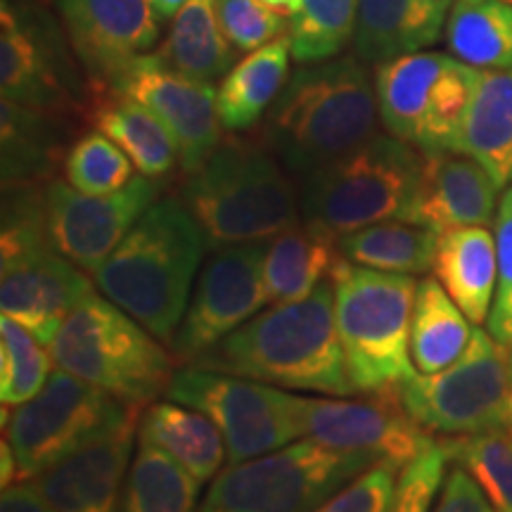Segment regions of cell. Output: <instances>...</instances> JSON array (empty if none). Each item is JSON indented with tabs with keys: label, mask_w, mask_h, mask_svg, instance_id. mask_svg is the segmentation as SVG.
I'll return each mask as SVG.
<instances>
[{
	"label": "cell",
	"mask_w": 512,
	"mask_h": 512,
	"mask_svg": "<svg viewBox=\"0 0 512 512\" xmlns=\"http://www.w3.org/2000/svg\"><path fill=\"white\" fill-rule=\"evenodd\" d=\"M48 351L64 373L136 408L166 394L176 375V356L145 325L95 292L64 318Z\"/></svg>",
	"instance_id": "6"
},
{
	"label": "cell",
	"mask_w": 512,
	"mask_h": 512,
	"mask_svg": "<svg viewBox=\"0 0 512 512\" xmlns=\"http://www.w3.org/2000/svg\"><path fill=\"white\" fill-rule=\"evenodd\" d=\"M41 3H50V0H41Z\"/></svg>",
	"instance_id": "50"
},
{
	"label": "cell",
	"mask_w": 512,
	"mask_h": 512,
	"mask_svg": "<svg viewBox=\"0 0 512 512\" xmlns=\"http://www.w3.org/2000/svg\"><path fill=\"white\" fill-rule=\"evenodd\" d=\"M91 121L131 157L140 174L162 178L174 171L178 159L176 140L166 126L140 102L114 93L95 102Z\"/></svg>",
	"instance_id": "29"
},
{
	"label": "cell",
	"mask_w": 512,
	"mask_h": 512,
	"mask_svg": "<svg viewBox=\"0 0 512 512\" xmlns=\"http://www.w3.org/2000/svg\"><path fill=\"white\" fill-rule=\"evenodd\" d=\"M432 271L470 323L489 320L498 285L496 238L489 228L463 226L439 233Z\"/></svg>",
	"instance_id": "23"
},
{
	"label": "cell",
	"mask_w": 512,
	"mask_h": 512,
	"mask_svg": "<svg viewBox=\"0 0 512 512\" xmlns=\"http://www.w3.org/2000/svg\"><path fill=\"white\" fill-rule=\"evenodd\" d=\"M0 512H57L41 491L36 489L34 482L10 484L3 489L0 498Z\"/></svg>",
	"instance_id": "44"
},
{
	"label": "cell",
	"mask_w": 512,
	"mask_h": 512,
	"mask_svg": "<svg viewBox=\"0 0 512 512\" xmlns=\"http://www.w3.org/2000/svg\"><path fill=\"white\" fill-rule=\"evenodd\" d=\"M53 356L10 316L0 318V401L22 406L46 387Z\"/></svg>",
	"instance_id": "36"
},
{
	"label": "cell",
	"mask_w": 512,
	"mask_h": 512,
	"mask_svg": "<svg viewBox=\"0 0 512 512\" xmlns=\"http://www.w3.org/2000/svg\"><path fill=\"white\" fill-rule=\"evenodd\" d=\"M190 366L297 392L356 394L337 335L330 278L299 302L268 304Z\"/></svg>",
	"instance_id": "1"
},
{
	"label": "cell",
	"mask_w": 512,
	"mask_h": 512,
	"mask_svg": "<svg viewBox=\"0 0 512 512\" xmlns=\"http://www.w3.org/2000/svg\"><path fill=\"white\" fill-rule=\"evenodd\" d=\"M470 318L437 278H422L411 318V358L418 373H439L456 363L472 339Z\"/></svg>",
	"instance_id": "30"
},
{
	"label": "cell",
	"mask_w": 512,
	"mask_h": 512,
	"mask_svg": "<svg viewBox=\"0 0 512 512\" xmlns=\"http://www.w3.org/2000/svg\"><path fill=\"white\" fill-rule=\"evenodd\" d=\"M216 12L228 41L245 53L275 41L287 29V17L268 10L261 0H216Z\"/></svg>",
	"instance_id": "40"
},
{
	"label": "cell",
	"mask_w": 512,
	"mask_h": 512,
	"mask_svg": "<svg viewBox=\"0 0 512 512\" xmlns=\"http://www.w3.org/2000/svg\"><path fill=\"white\" fill-rule=\"evenodd\" d=\"M290 60V36L283 34L233 64L216 91L223 128L245 131L264 117L290 79Z\"/></svg>",
	"instance_id": "26"
},
{
	"label": "cell",
	"mask_w": 512,
	"mask_h": 512,
	"mask_svg": "<svg viewBox=\"0 0 512 512\" xmlns=\"http://www.w3.org/2000/svg\"><path fill=\"white\" fill-rule=\"evenodd\" d=\"M510 415H512V392H510Z\"/></svg>",
	"instance_id": "48"
},
{
	"label": "cell",
	"mask_w": 512,
	"mask_h": 512,
	"mask_svg": "<svg viewBox=\"0 0 512 512\" xmlns=\"http://www.w3.org/2000/svg\"><path fill=\"white\" fill-rule=\"evenodd\" d=\"M200 486L169 453L138 441L119 512H197Z\"/></svg>",
	"instance_id": "33"
},
{
	"label": "cell",
	"mask_w": 512,
	"mask_h": 512,
	"mask_svg": "<svg viewBox=\"0 0 512 512\" xmlns=\"http://www.w3.org/2000/svg\"><path fill=\"white\" fill-rule=\"evenodd\" d=\"M451 463L465 467L489 498L494 512H512V437L508 430L446 439Z\"/></svg>",
	"instance_id": "37"
},
{
	"label": "cell",
	"mask_w": 512,
	"mask_h": 512,
	"mask_svg": "<svg viewBox=\"0 0 512 512\" xmlns=\"http://www.w3.org/2000/svg\"><path fill=\"white\" fill-rule=\"evenodd\" d=\"M422 171V152L406 140L375 133L335 162L302 178L304 221L332 235L382 221H403Z\"/></svg>",
	"instance_id": "7"
},
{
	"label": "cell",
	"mask_w": 512,
	"mask_h": 512,
	"mask_svg": "<svg viewBox=\"0 0 512 512\" xmlns=\"http://www.w3.org/2000/svg\"><path fill=\"white\" fill-rule=\"evenodd\" d=\"M401 467L375 463L313 512H389Z\"/></svg>",
	"instance_id": "42"
},
{
	"label": "cell",
	"mask_w": 512,
	"mask_h": 512,
	"mask_svg": "<svg viewBox=\"0 0 512 512\" xmlns=\"http://www.w3.org/2000/svg\"><path fill=\"white\" fill-rule=\"evenodd\" d=\"M185 207L209 249L268 240L302 219V192L264 143L226 136L185 181Z\"/></svg>",
	"instance_id": "4"
},
{
	"label": "cell",
	"mask_w": 512,
	"mask_h": 512,
	"mask_svg": "<svg viewBox=\"0 0 512 512\" xmlns=\"http://www.w3.org/2000/svg\"><path fill=\"white\" fill-rule=\"evenodd\" d=\"M399 389L373 392L366 399L302 396L304 439L339 451L370 453L403 470L434 439L406 411Z\"/></svg>",
	"instance_id": "15"
},
{
	"label": "cell",
	"mask_w": 512,
	"mask_h": 512,
	"mask_svg": "<svg viewBox=\"0 0 512 512\" xmlns=\"http://www.w3.org/2000/svg\"><path fill=\"white\" fill-rule=\"evenodd\" d=\"M337 242V235L309 221L268 238L264 259L268 304L299 302L325 283L342 256Z\"/></svg>",
	"instance_id": "24"
},
{
	"label": "cell",
	"mask_w": 512,
	"mask_h": 512,
	"mask_svg": "<svg viewBox=\"0 0 512 512\" xmlns=\"http://www.w3.org/2000/svg\"><path fill=\"white\" fill-rule=\"evenodd\" d=\"M8 408L3 403V430L10 432L19 482H31L143 411L64 370L50 375L46 387L10 418Z\"/></svg>",
	"instance_id": "11"
},
{
	"label": "cell",
	"mask_w": 512,
	"mask_h": 512,
	"mask_svg": "<svg viewBox=\"0 0 512 512\" xmlns=\"http://www.w3.org/2000/svg\"><path fill=\"white\" fill-rule=\"evenodd\" d=\"M339 254L351 264L384 273L415 275L434 266L439 233L411 221H382L339 238Z\"/></svg>",
	"instance_id": "31"
},
{
	"label": "cell",
	"mask_w": 512,
	"mask_h": 512,
	"mask_svg": "<svg viewBox=\"0 0 512 512\" xmlns=\"http://www.w3.org/2000/svg\"><path fill=\"white\" fill-rule=\"evenodd\" d=\"M498 285L486 328L496 342L512 349V183L503 190L494 216Z\"/></svg>",
	"instance_id": "39"
},
{
	"label": "cell",
	"mask_w": 512,
	"mask_h": 512,
	"mask_svg": "<svg viewBox=\"0 0 512 512\" xmlns=\"http://www.w3.org/2000/svg\"><path fill=\"white\" fill-rule=\"evenodd\" d=\"M434 512H494V508H491L489 498L477 484V479L465 467L453 465V470L441 484Z\"/></svg>",
	"instance_id": "43"
},
{
	"label": "cell",
	"mask_w": 512,
	"mask_h": 512,
	"mask_svg": "<svg viewBox=\"0 0 512 512\" xmlns=\"http://www.w3.org/2000/svg\"><path fill=\"white\" fill-rule=\"evenodd\" d=\"M0 93L3 100L48 114L72 102L43 38L10 0L0 5Z\"/></svg>",
	"instance_id": "22"
},
{
	"label": "cell",
	"mask_w": 512,
	"mask_h": 512,
	"mask_svg": "<svg viewBox=\"0 0 512 512\" xmlns=\"http://www.w3.org/2000/svg\"><path fill=\"white\" fill-rule=\"evenodd\" d=\"M3 114V185H36L57 162V136L48 112L29 110L12 100L0 102Z\"/></svg>",
	"instance_id": "34"
},
{
	"label": "cell",
	"mask_w": 512,
	"mask_h": 512,
	"mask_svg": "<svg viewBox=\"0 0 512 512\" xmlns=\"http://www.w3.org/2000/svg\"><path fill=\"white\" fill-rule=\"evenodd\" d=\"M375 463L370 453L299 439L221 470L197 512H313Z\"/></svg>",
	"instance_id": "8"
},
{
	"label": "cell",
	"mask_w": 512,
	"mask_h": 512,
	"mask_svg": "<svg viewBox=\"0 0 512 512\" xmlns=\"http://www.w3.org/2000/svg\"><path fill=\"white\" fill-rule=\"evenodd\" d=\"M358 0H304L290 17V50L294 62L318 64L335 60L354 41Z\"/></svg>",
	"instance_id": "35"
},
{
	"label": "cell",
	"mask_w": 512,
	"mask_h": 512,
	"mask_svg": "<svg viewBox=\"0 0 512 512\" xmlns=\"http://www.w3.org/2000/svg\"><path fill=\"white\" fill-rule=\"evenodd\" d=\"M446 463H451V460H448L444 444L432 441L420 456H415L399 472L394 503L389 512H430L434 496L446 479Z\"/></svg>",
	"instance_id": "41"
},
{
	"label": "cell",
	"mask_w": 512,
	"mask_h": 512,
	"mask_svg": "<svg viewBox=\"0 0 512 512\" xmlns=\"http://www.w3.org/2000/svg\"><path fill=\"white\" fill-rule=\"evenodd\" d=\"M69 43L100 86L145 55L159 38V17L152 0H60Z\"/></svg>",
	"instance_id": "18"
},
{
	"label": "cell",
	"mask_w": 512,
	"mask_h": 512,
	"mask_svg": "<svg viewBox=\"0 0 512 512\" xmlns=\"http://www.w3.org/2000/svg\"><path fill=\"white\" fill-rule=\"evenodd\" d=\"M155 55L188 79L202 83L223 79L233 69L235 48L219 22L216 0H185Z\"/></svg>",
	"instance_id": "27"
},
{
	"label": "cell",
	"mask_w": 512,
	"mask_h": 512,
	"mask_svg": "<svg viewBox=\"0 0 512 512\" xmlns=\"http://www.w3.org/2000/svg\"><path fill=\"white\" fill-rule=\"evenodd\" d=\"M448 50L475 69L512 67V0H453Z\"/></svg>",
	"instance_id": "32"
},
{
	"label": "cell",
	"mask_w": 512,
	"mask_h": 512,
	"mask_svg": "<svg viewBox=\"0 0 512 512\" xmlns=\"http://www.w3.org/2000/svg\"><path fill=\"white\" fill-rule=\"evenodd\" d=\"M451 0H358L354 53L366 64L422 53L446 31Z\"/></svg>",
	"instance_id": "21"
},
{
	"label": "cell",
	"mask_w": 512,
	"mask_h": 512,
	"mask_svg": "<svg viewBox=\"0 0 512 512\" xmlns=\"http://www.w3.org/2000/svg\"><path fill=\"white\" fill-rule=\"evenodd\" d=\"M261 3H264L268 10L278 12V15H283V17L290 19V17L297 15L299 10H302L304 0H261Z\"/></svg>",
	"instance_id": "46"
},
{
	"label": "cell",
	"mask_w": 512,
	"mask_h": 512,
	"mask_svg": "<svg viewBox=\"0 0 512 512\" xmlns=\"http://www.w3.org/2000/svg\"><path fill=\"white\" fill-rule=\"evenodd\" d=\"M110 91L140 102L176 140L185 174L200 169L221 143L216 88L178 74L157 55H138L110 81Z\"/></svg>",
	"instance_id": "16"
},
{
	"label": "cell",
	"mask_w": 512,
	"mask_h": 512,
	"mask_svg": "<svg viewBox=\"0 0 512 512\" xmlns=\"http://www.w3.org/2000/svg\"><path fill=\"white\" fill-rule=\"evenodd\" d=\"M204 249H209L207 238L185 202L162 197L93 275L95 287L171 347L195 290Z\"/></svg>",
	"instance_id": "3"
},
{
	"label": "cell",
	"mask_w": 512,
	"mask_h": 512,
	"mask_svg": "<svg viewBox=\"0 0 512 512\" xmlns=\"http://www.w3.org/2000/svg\"><path fill=\"white\" fill-rule=\"evenodd\" d=\"M337 335L356 392L399 389L418 373L411 358V318L418 283L339 256L330 273Z\"/></svg>",
	"instance_id": "5"
},
{
	"label": "cell",
	"mask_w": 512,
	"mask_h": 512,
	"mask_svg": "<svg viewBox=\"0 0 512 512\" xmlns=\"http://www.w3.org/2000/svg\"><path fill=\"white\" fill-rule=\"evenodd\" d=\"M508 432H510V437H512V422H510V430Z\"/></svg>",
	"instance_id": "49"
},
{
	"label": "cell",
	"mask_w": 512,
	"mask_h": 512,
	"mask_svg": "<svg viewBox=\"0 0 512 512\" xmlns=\"http://www.w3.org/2000/svg\"><path fill=\"white\" fill-rule=\"evenodd\" d=\"M157 200L159 185L143 174L110 195H86L67 181H50L43 188L50 242L83 273L95 275Z\"/></svg>",
	"instance_id": "14"
},
{
	"label": "cell",
	"mask_w": 512,
	"mask_h": 512,
	"mask_svg": "<svg viewBox=\"0 0 512 512\" xmlns=\"http://www.w3.org/2000/svg\"><path fill=\"white\" fill-rule=\"evenodd\" d=\"M264 259L266 240L211 249L171 342L176 361L190 366L268 306Z\"/></svg>",
	"instance_id": "13"
},
{
	"label": "cell",
	"mask_w": 512,
	"mask_h": 512,
	"mask_svg": "<svg viewBox=\"0 0 512 512\" xmlns=\"http://www.w3.org/2000/svg\"><path fill=\"white\" fill-rule=\"evenodd\" d=\"M460 152L475 157L501 190L512 183V67L479 72Z\"/></svg>",
	"instance_id": "28"
},
{
	"label": "cell",
	"mask_w": 512,
	"mask_h": 512,
	"mask_svg": "<svg viewBox=\"0 0 512 512\" xmlns=\"http://www.w3.org/2000/svg\"><path fill=\"white\" fill-rule=\"evenodd\" d=\"M399 392L406 411L430 434L451 439L510 430V347L475 328L456 363L439 373H415Z\"/></svg>",
	"instance_id": "10"
},
{
	"label": "cell",
	"mask_w": 512,
	"mask_h": 512,
	"mask_svg": "<svg viewBox=\"0 0 512 512\" xmlns=\"http://www.w3.org/2000/svg\"><path fill=\"white\" fill-rule=\"evenodd\" d=\"M183 3H185V0H152V5H155L157 15L162 17V19L174 17L176 12L183 8Z\"/></svg>",
	"instance_id": "47"
},
{
	"label": "cell",
	"mask_w": 512,
	"mask_h": 512,
	"mask_svg": "<svg viewBox=\"0 0 512 512\" xmlns=\"http://www.w3.org/2000/svg\"><path fill=\"white\" fill-rule=\"evenodd\" d=\"M140 413L31 479L57 512H119Z\"/></svg>",
	"instance_id": "19"
},
{
	"label": "cell",
	"mask_w": 512,
	"mask_h": 512,
	"mask_svg": "<svg viewBox=\"0 0 512 512\" xmlns=\"http://www.w3.org/2000/svg\"><path fill=\"white\" fill-rule=\"evenodd\" d=\"M0 259L3 316L17 320L48 347L64 318L93 292L88 273L64 259L50 242L3 252Z\"/></svg>",
	"instance_id": "17"
},
{
	"label": "cell",
	"mask_w": 512,
	"mask_h": 512,
	"mask_svg": "<svg viewBox=\"0 0 512 512\" xmlns=\"http://www.w3.org/2000/svg\"><path fill=\"white\" fill-rule=\"evenodd\" d=\"M501 185L465 152L422 155V171L406 219L437 233L463 226H489Z\"/></svg>",
	"instance_id": "20"
},
{
	"label": "cell",
	"mask_w": 512,
	"mask_h": 512,
	"mask_svg": "<svg viewBox=\"0 0 512 512\" xmlns=\"http://www.w3.org/2000/svg\"><path fill=\"white\" fill-rule=\"evenodd\" d=\"M482 69L444 53H413L377 64L375 93L389 136L422 155L460 152Z\"/></svg>",
	"instance_id": "9"
},
{
	"label": "cell",
	"mask_w": 512,
	"mask_h": 512,
	"mask_svg": "<svg viewBox=\"0 0 512 512\" xmlns=\"http://www.w3.org/2000/svg\"><path fill=\"white\" fill-rule=\"evenodd\" d=\"M510 361H512V349H510Z\"/></svg>",
	"instance_id": "51"
},
{
	"label": "cell",
	"mask_w": 512,
	"mask_h": 512,
	"mask_svg": "<svg viewBox=\"0 0 512 512\" xmlns=\"http://www.w3.org/2000/svg\"><path fill=\"white\" fill-rule=\"evenodd\" d=\"M138 439L169 453L200 484H207L226 463V441L207 415L176 401H155L140 413Z\"/></svg>",
	"instance_id": "25"
},
{
	"label": "cell",
	"mask_w": 512,
	"mask_h": 512,
	"mask_svg": "<svg viewBox=\"0 0 512 512\" xmlns=\"http://www.w3.org/2000/svg\"><path fill=\"white\" fill-rule=\"evenodd\" d=\"M64 181L86 195H110L133 181V162L102 131L81 136L62 162Z\"/></svg>",
	"instance_id": "38"
},
{
	"label": "cell",
	"mask_w": 512,
	"mask_h": 512,
	"mask_svg": "<svg viewBox=\"0 0 512 512\" xmlns=\"http://www.w3.org/2000/svg\"><path fill=\"white\" fill-rule=\"evenodd\" d=\"M166 399L211 418L226 441L228 465L304 439L302 396L247 377L185 366L171 377Z\"/></svg>",
	"instance_id": "12"
},
{
	"label": "cell",
	"mask_w": 512,
	"mask_h": 512,
	"mask_svg": "<svg viewBox=\"0 0 512 512\" xmlns=\"http://www.w3.org/2000/svg\"><path fill=\"white\" fill-rule=\"evenodd\" d=\"M19 477V467H17V456L12 451V444L8 437H3V444H0V482L5 486L15 484Z\"/></svg>",
	"instance_id": "45"
},
{
	"label": "cell",
	"mask_w": 512,
	"mask_h": 512,
	"mask_svg": "<svg viewBox=\"0 0 512 512\" xmlns=\"http://www.w3.org/2000/svg\"><path fill=\"white\" fill-rule=\"evenodd\" d=\"M375 76L358 57L302 64L268 107L261 140L304 178L375 136Z\"/></svg>",
	"instance_id": "2"
}]
</instances>
